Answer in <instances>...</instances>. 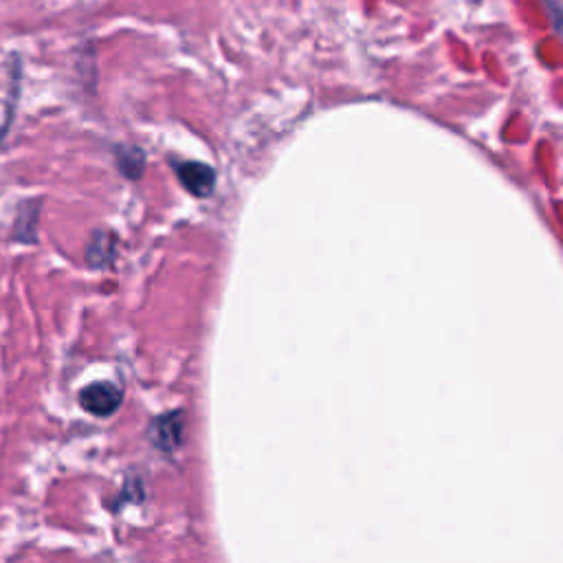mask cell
<instances>
[{
	"label": "cell",
	"instance_id": "6da1fadb",
	"mask_svg": "<svg viewBox=\"0 0 563 563\" xmlns=\"http://www.w3.org/2000/svg\"><path fill=\"white\" fill-rule=\"evenodd\" d=\"M183 436H185L183 412H168L159 418H154L148 429V438L152 447L163 451V454H174V451L183 445Z\"/></svg>",
	"mask_w": 563,
	"mask_h": 563
},
{
	"label": "cell",
	"instance_id": "7a4b0ae2",
	"mask_svg": "<svg viewBox=\"0 0 563 563\" xmlns=\"http://www.w3.org/2000/svg\"><path fill=\"white\" fill-rule=\"evenodd\" d=\"M121 401H124V392L108 381L91 383L80 394L82 407L93 416H113L119 410Z\"/></svg>",
	"mask_w": 563,
	"mask_h": 563
},
{
	"label": "cell",
	"instance_id": "3957f363",
	"mask_svg": "<svg viewBox=\"0 0 563 563\" xmlns=\"http://www.w3.org/2000/svg\"><path fill=\"white\" fill-rule=\"evenodd\" d=\"M176 174H179V181L185 190L198 198L209 196L216 187V172L205 163L198 161L176 163Z\"/></svg>",
	"mask_w": 563,
	"mask_h": 563
},
{
	"label": "cell",
	"instance_id": "277c9868",
	"mask_svg": "<svg viewBox=\"0 0 563 563\" xmlns=\"http://www.w3.org/2000/svg\"><path fill=\"white\" fill-rule=\"evenodd\" d=\"M88 262L93 267H106V264L115 258V240L110 234H95L91 245H88L86 251Z\"/></svg>",
	"mask_w": 563,
	"mask_h": 563
}]
</instances>
